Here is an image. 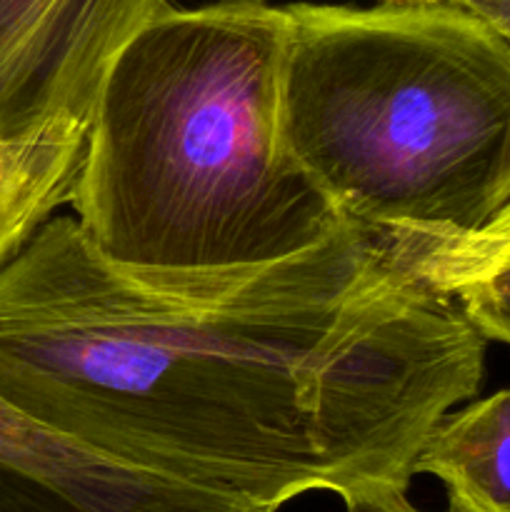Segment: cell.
Instances as JSON below:
<instances>
[{"instance_id": "1", "label": "cell", "mask_w": 510, "mask_h": 512, "mask_svg": "<svg viewBox=\"0 0 510 512\" xmlns=\"http://www.w3.org/2000/svg\"><path fill=\"white\" fill-rule=\"evenodd\" d=\"M488 338L345 225L210 298L160 293L55 215L0 270V398L168 478L280 510L405 503L430 430L478 395Z\"/></svg>"}, {"instance_id": "2", "label": "cell", "mask_w": 510, "mask_h": 512, "mask_svg": "<svg viewBox=\"0 0 510 512\" xmlns=\"http://www.w3.org/2000/svg\"><path fill=\"white\" fill-rule=\"evenodd\" d=\"M288 33V5L170 3L115 53L70 198L110 268L210 298L350 225L280 138Z\"/></svg>"}, {"instance_id": "3", "label": "cell", "mask_w": 510, "mask_h": 512, "mask_svg": "<svg viewBox=\"0 0 510 512\" xmlns=\"http://www.w3.org/2000/svg\"><path fill=\"white\" fill-rule=\"evenodd\" d=\"M280 138L398 263L510 203V43L458 3L288 5Z\"/></svg>"}, {"instance_id": "4", "label": "cell", "mask_w": 510, "mask_h": 512, "mask_svg": "<svg viewBox=\"0 0 510 512\" xmlns=\"http://www.w3.org/2000/svg\"><path fill=\"white\" fill-rule=\"evenodd\" d=\"M168 0H0V135L90 120L110 60Z\"/></svg>"}, {"instance_id": "5", "label": "cell", "mask_w": 510, "mask_h": 512, "mask_svg": "<svg viewBox=\"0 0 510 512\" xmlns=\"http://www.w3.org/2000/svg\"><path fill=\"white\" fill-rule=\"evenodd\" d=\"M415 475H433L445 512H510V388L453 408L425 438Z\"/></svg>"}, {"instance_id": "6", "label": "cell", "mask_w": 510, "mask_h": 512, "mask_svg": "<svg viewBox=\"0 0 510 512\" xmlns=\"http://www.w3.org/2000/svg\"><path fill=\"white\" fill-rule=\"evenodd\" d=\"M88 143V120H60L0 135V270L70 205Z\"/></svg>"}, {"instance_id": "7", "label": "cell", "mask_w": 510, "mask_h": 512, "mask_svg": "<svg viewBox=\"0 0 510 512\" xmlns=\"http://www.w3.org/2000/svg\"><path fill=\"white\" fill-rule=\"evenodd\" d=\"M405 265L458 305L510 298V203L480 230L423 250Z\"/></svg>"}, {"instance_id": "8", "label": "cell", "mask_w": 510, "mask_h": 512, "mask_svg": "<svg viewBox=\"0 0 510 512\" xmlns=\"http://www.w3.org/2000/svg\"><path fill=\"white\" fill-rule=\"evenodd\" d=\"M458 308L485 338L510 345V298L475 300V303L458 305Z\"/></svg>"}, {"instance_id": "9", "label": "cell", "mask_w": 510, "mask_h": 512, "mask_svg": "<svg viewBox=\"0 0 510 512\" xmlns=\"http://www.w3.org/2000/svg\"><path fill=\"white\" fill-rule=\"evenodd\" d=\"M450 3L473 10L510 43V0H450Z\"/></svg>"}, {"instance_id": "10", "label": "cell", "mask_w": 510, "mask_h": 512, "mask_svg": "<svg viewBox=\"0 0 510 512\" xmlns=\"http://www.w3.org/2000/svg\"><path fill=\"white\" fill-rule=\"evenodd\" d=\"M380 3H390V5H435V3H450V0H380Z\"/></svg>"}, {"instance_id": "11", "label": "cell", "mask_w": 510, "mask_h": 512, "mask_svg": "<svg viewBox=\"0 0 510 512\" xmlns=\"http://www.w3.org/2000/svg\"><path fill=\"white\" fill-rule=\"evenodd\" d=\"M363 512H420V510H415L413 505H410L408 500H405V503H400V505H393V508H380V510H363Z\"/></svg>"}]
</instances>
